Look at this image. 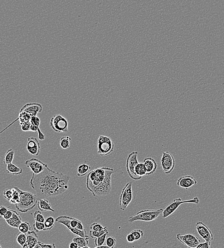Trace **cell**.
Instances as JSON below:
<instances>
[{
	"label": "cell",
	"instance_id": "cell-16",
	"mask_svg": "<svg viewBox=\"0 0 224 248\" xmlns=\"http://www.w3.org/2000/svg\"><path fill=\"white\" fill-rule=\"evenodd\" d=\"M42 111V106L40 104L38 103H27L23 105L21 109L20 112L27 113L29 114L31 117L37 116L39 113H41Z\"/></svg>",
	"mask_w": 224,
	"mask_h": 248
},
{
	"label": "cell",
	"instance_id": "cell-4",
	"mask_svg": "<svg viewBox=\"0 0 224 248\" xmlns=\"http://www.w3.org/2000/svg\"><path fill=\"white\" fill-rule=\"evenodd\" d=\"M107 168L108 167L99 168L88 173L86 185L91 193L96 187L103 183L106 176Z\"/></svg>",
	"mask_w": 224,
	"mask_h": 248
},
{
	"label": "cell",
	"instance_id": "cell-40",
	"mask_svg": "<svg viewBox=\"0 0 224 248\" xmlns=\"http://www.w3.org/2000/svg\"><path fill=\"white\" fill-rule=\"evenodd\" d=\"M34 220L36 221L44 222L45 221V217L42 215L41 212L39 211H36L33 214Z\"/></svg>",
	"mask_w": 224,
	"mask_h": 248
},
{
	"label": "cell",
	"instance_id": "cell-2",
	"mask_svg": "<svg viewBox=\"0 0 224 248\" xmlns=\"http://www.w3.org/2000/svg\"><path fill=\"white\" fill-rule=\"evenodd\" d=\"M56 221L65 225L70 231L81 237L87 236V232L81 221L76 218L67 216H60L56 219Z\"/></svg>",
	"mask_w": 224,
	"mask_h": 248
},
{
	"label": "cell",
	"instance_id": "cell-9",
	"mask_svg": "<svg viewBox=\"0 0 224 248\" xmlns=\"http://www.w3.org/2000/svg\"><path fill=\"white\" fill-rule=\"evenodd\" d=\"M199 198L197 197H194L191 200H187V201H182L181 198L174 199L173 202H172L168 206H167V207L164 210H163L162 212L163 218H168L172 214H173L178 209L179 206L182 204L190 203L197 204L199 203Z\"/></svg>",
	"mask_w": 224,
	"mask_h": 248
},
{
	"label": "cell",
	"instance_id": "cell-47",
	"mask_svg": "<svg viewBox=\"0 0 224 248\" xmlns=\"http://www.w3.org/2000/svg\"><path fill=\"white\" fill-rule=\"evenodd\" d=\"M12 216V210L11 209H8V211L6 212V213L4 215V216L3 217V219L5 220H9L10 219Z\"/></svg>",
	"mask_w": 224,
	"mask_h": 248
},
{
	"label": "cell",
	"instance_id": "cell-28",
	"mask_svg": "<svg viewBox=\"0 0 224 248\" xmlns=\"http://www.w3.org/2000/svg\"><path fill=\"white\" fill-rule=\"evenodd\" d=\"M14 154H15L14 150H13L12 149H9L5 154L4 160H3L4 164L7 165L10 163H12L13 159H14Z\"/></svg>",
	"mask_w": 224,
	"mask_h": 248
},
{
	"label": "cell",
	"instance_id": "cell-51",
	"mask_svg": "<svg viewBox=\"0 0 224 248\" xmlns=\"http://www.w3.org/2000/svg\"><path fill=\"white\" fill-rule=\"evenodd\" d=\"M0 248H2V246L0 245Z\"/></svg>",
	"mask_w": 224,
	"mask_h": 248
},
{
	"label": "cell",
	"instance_id": "cell-23",
	"mask_svg": "<svg viewBox=\"0 0 224 248\" xmlns=\"http://www.w3.org/2000/svg\"><path fill=\"white\" fill-rule=\"evenodd\" d=\"M89 237H90L88 235L85 236V237H81V236L77 235V236L75 237L73 239V241H74V242H75L77 244L78 248H90V247L88 246V243H89Z\"/></svg>",
	"mask_w": 224,
	"mask_h": 248
},
{
	"label": "cell",
	"instance_id": "cell-42",
	"mask_svg": "<svg viewBox=\"0 0 224 248\" xmlns=\"http://www.w3.org/2000/svg\"><path fill=\"white\" fill-rule=\"evenodd\" d=\"M56 248V245L54 243L50 244V243H44L39 241L34 248Z\"/></svg>",
	"mask_w": 224,
	"mask_h": 248
},
{
	"label": "cell",
	"instance_id": "cell-1",
	"mask_svg": "<svg viewBox=\"0 0 224 248\" xmlns=\"http://www.w3.org/2000/svg\"><path fill=\"white\" fill-rule=\"evenodd\" d=\"M70 177L48 167L38 174H32L30 184L40 198L53 197L62 194L68 188Z\"/></svg>",
	"mask_w": 224,
	"mask_h": 248
},
{
	"label": "cell",
	"instance_id": "cell-45",
	"mask_svg": "<svg viewBox=\"0 0 224 248\" xmlns=\"http://www.w3.org/2000/svg\"><path fill=\"white\" fill-rule=\"evenodd\" d=\"M211 243L210 242H207V241H205V242L203 243H200L199 245L197 246V248H210L211 247Z\"/></svg>",
	"mask_w": 224,
	"mask_h": 248
},
{
	"label": "cell",
	"instance_id": "cell-21",
	"mask_svg": "<svg viewBox=\"0 0 224 248\" xmlns=\"http://www.w3.org/2000/svg\"><path fill=\"white\" fill-rule=\"evenodd\" d=\"M12 216L9 220H5L9 226L13 228L18 229L20 224L22 222V219L18 213L16 211L12 210Z\"/></svg>",
	"mask_w": 224,
	"mask_h": 248
},
{
	"label": "cell",
	"instance_id": "cell-26",
	"mask_svg": "<svg viewBox=\"0 0 224 248\" xmlns=\"http://www.w3.org/2000/svg\"><path fill=\"white\" fill-rule=\"evenodd\" d=\"M30 131L36 132L39 128L41 120L37 116L32 117L30 120Z\"/></svg>",
	"mask_w": 224,
	"mask_h": 248
},
{
	"label": "cell",
	"instance_id": "cell-8",
	"mask_svg": "<svg viewBox=\"0 0 224 248\" xmlns=\"http://www.w3.org/2000/svg\"><path fill=\"white\" fill-rule=\"evenodd\" d=\"M50 125L52 129L57 133H66L68 131L67 120L60 114H57L51 118Z\"/></svg>",
	"mask_w": 224,
	"mask_h": 248
},
{
	"label": "cell",
	"instance_id": "cell-34",
	"mask_svg": "<svg viewBox=\"0 0 224 248\" xmlns=\"http://www.w3.org/2000/svg\"><path fill=\"white\" fill-rule=\"evenodd\" d=\"M27 233H22V232H19L17 234L16 237V241L17 243H18L22 248H23L24 244L27 241Z\"/></svg>",
	"mask_w": 224,
	"mask_h": 248
},
{
	"label": "cell",
	"instance_id": "cell-24",
	"mask_svg": "<svg viewBox=\"0 0 224 248\" xmlns=\"http://www.w3.org/2000/svg\"><path fill=\"white\" fill-rule=\"evenodd\" d=\"M6 171L12 175H19L22 172V169L21 168L17 166L12 163L7 164Z\"/></svg>",
	"mask_w": 224,
	"mask_h": 248
},
{
	"label": "cell",
	"instance_id": "cell-29",
	"mask_svg": "<svg viewBox=\"0 0 224 248\" xmlns=\"http://www.w3.org/2000/svg\"><path fill=\"white\" fill-rule=\"evenodd\" d=\"M135 174L139 176H144L146 175V170L144 164L143 163H139L136 165L134 169Z\"/></svg>",
	"mask_w": 224,
	"mask_h": 248
},
{
	"label": "cell",
	"instance_id": "cell-41",
	"mask_svg": "<svg viewBox=\"0 0 224 248\" xmlns=\"http://www.w3.org/2000/svg\"><path fill=\"white\" fill-rule=\"evenodd\" d=\"M107 227H103L101 224L97 222H94L90 225V230L93 231H100L104 230Z\"/></svg>",
	"mask_w": 224,
	"mask_h": 248
},
{
	"label": "cell",
	"instance_id": "cell-10",
	"mask_svg": "<svg viewBox=\"0 0 224 248\" xmlns=\"http://www.w3.org/2000/svg\"><path fill=\"white\" fill-rule=\"evenodd\" d=\"M138 154L139 153L137 151H133L130 153L126 161V171L129 176L134 180H140L142 178V177L137 175L134 171L135 166L139 163L137 160Z\"/></svg>",
	"mask_w": 224,
	"mask_h": 248
},
{
	"label": "cell",
	"instance_id": "cell-35",
	"mask_svg": "<svg viewBox=\"0 0 224 248\" xmlns=\"http://www.w3.org/2000/svg\"><path fill=\"white\" fill-rule=\"evenodd\" d=\"M108 233H109V232H106V233H105L104 234H103L102 236L95 238V243L96 248H99V247H101L102 245L104 244L106 240V237L108 235Z\"/></svg>",
	"mask_w": 224,
	"mask_h": 248
},
{
	"label": "cell",
	"instance_id": "cell-48",
	"mask_svg": "<svg viewBox=\"0 0 224 248\" xmlns=\"http://www.w3.org/2000/svg\"><path fill=\"white\" fill-rule=\"evenodd\" d=\"M126 240L128 242L132 243V242H134L135 241V239H134V236L130 233L126 236Z\"/></svg>",
	"mask_w": 224,
	"mask_h": 248
},
{
	"label": "cell",
	"instance_id": "cell-32",
	"mask_svg": "<svg viewBox=\"0 0 224 248\" xmlns=\"http://www.w3.org/2000/svg\"><path fill=\"white\" fill-rule=\"evenodd\" d=\"M71 138L69 136L63 137L60 139V145L63 149H66L70 147Z\"/></svg>",
	"mask_w": 224,
	"mask_h": 248
},
{
	"label": "cell",
	"instance_id": "cell-6",
	"mask_svg": "<svg viewBox=\"0 0 224 248\" xmlns=\"http://www.w3.org/2000/svg\"><path fill=\"white\" fill-rule=\"evenodd\" d=\"M114 172V170L113 168H107L106 176L103 183L96 187L92 192L94 196L107 195L110 193L112 189V175Z\"/></svg>",
	"mask_w": 224,
	"mask_h": 248
},
{
	"label": "cell",
	"instance_id": "cell-36",
	"mask_svg": "<svg viewBox=\"0 0 224 248\" xmlns=\"http://www.w3.org/2000/svg\"><path fill=\"white\" fill-rule=\"evenodd\" d=\"M107 232H108V228H106L104 230L100 231H92V230H90V231H89V236L91 238L95 239V238L102 236L103 234H104L105 233Z\"/></svg>",
	"mask_w": 224,
	"mask_h": 248
},
{
	"label": "cell",
	"instance_id": "cell-5",
	"mask_svg": "<svg viewBox=\"0 0 224 248\" xmlns=\"http://www.w3.org/2000/svg\"><path fill=\"white\" fill-rule=\"evenodd\" d=\"M163 211V209L141 210L134 216L129 217L128 221L129 222H133L137 221H151L158 218L160 215L162 213Z\"/></svg>",
	"mask_w": 224,
	"mask_h": 248
},
{
	"label": "cell",
	"instance_id": "cell-46",
	"mask_svg": "<svg viewBox=\"0 0 224 248\" xmlns=\"http://www.w3.org/2000/svg\"><path fill=\"white\" fill-rule=\"evenodd\" d=\"M8 208L5 207L1 206H0V219L3 218L5 214L6 213L7 211H8Z\"/></svg>",
	"mask_w": 224,
	"mask_h": 248
},
{
	"label": "cell",
	"instance_id": "cell-33",
	"mask_svg": "<svg viewBox=\"0 0 224 248\" xmlns=\"http://www.w3.org/2000/svg\"><path fill=\"white\" fill-rule=\"evenodd\" d=\"M20 232L22 233H27L31 231V227L30 224L27 221H22L20 224L18 228Z\"/></svg>",
	"mask_w": 224,
	"mask_h": 248
},
{
	"label": "cell",
	"instance_id": "cell-12",
	"mask_svg": "<svg viewBox=\"0 0 224 248\" xmlns=\"http://www.w3.org/2000/svg\"><path fill=\"white\" fill-rule=\"evenodd\" d=\"M161 165L163 172L166 174L171 173L176 165L175 158L172 154L169 151L163 152L161 158Z\"/></svg>",
	"mask_w": 224,
	"mask_h": 248
},
{
	"label": "cell",
	"instance_id": "cell-17",
	"mask_svg": "<svg viewBox=\"0 0 224 248\" xmlns=\"http://www.w3.org/2000/svg\"><path fill=\"white\" fill-rule=\"evenodd\" d=\"M27 148L30 154L33 156H38L40 153L41 146L38 139L32 137L28 138Z\"/></svg>",
	"mask_w": 224,
	"mask_h": 248
},
{
	"label": "cell",
	"instance_id": "cell-50",
	"mask_svg": "<svg viewBox=\"0 0 224 248\" xmlns=\"http://www.w3.org/2000/svg\"><path fill=\"white\" fill-rule=\"evenodd\" d=\"M69 247L70 248H78V245H77V244L75 242L73 241V242L70 243V244H69Z\"/></svg>",
	"mask_w": 224,
	"mask_h": 248
},
{
	"label": "cell",
	"instance_id": "cell-44",
	"mask_svg": "<svg viewBox=\"0 0 224 248\" xmlns=\"http://www.w3.org/2000/svg\"><path fill=\"white\" fill-rule=\"evenodd\" d=\"M21 129L23 131H30V122L25 123L21 125Z\"/></svg>",
	"mask_w": 224,
	"mask_h": 248
},
{
	"label": "cell",
	"instance_id": "cell-20",
	"mask_svg": "<svg viewBox=\"0 0 224 248\" xmlns=\"http://www.w3.org/2000/svg\"><path fill=\"white\" fill-rule=\"evenodd\" d=\"M26 243L22 248H33L38 242V236L34 231H31L27 233Z\"/></svg>",
	"mask_w": 224,
	"mask_h": 248
},
{
	"label": "cell",
	"instance_id": "cell-18",
	"mask_svg": "<svg viewBox=\"0 0 224 248\" xmlns=\"http://www.w3.org/2000/svg\"><path fill=\"white\" fill-rule=\"evenodd\" d=\"M197 183V181L192 176L186 175L179 177L177 181V184L180 187L187 189Z\"/></svg>",
	"mask_w": 224,
	"mask_h": 248
},
{
	"label": "cell",
	"instance_id": "cell-22",
	"mask_svg": "<svg viewBox=\"0 0 224 248\" xmlns=\"http://www.w3.org/2000/svg\"><path fill=\"white\" fill-rule=\"evenodd\" d=\"M37 207L39 210L42 212L51 211L55 212V210L51 208V205L46 199L40 198L39 200H38Z\"/></svg>",
	"mask_w": 224,
	"mask_h": 248
},
{
	"label": "cell",
	"instance_id": "cell-37",
	"mask_svg": "<svg viewBox=\"0 0 224 248\" xmlns=\"http://www.w3.org/2000/svg\"><path fill=\"white\" fill-rule=\"evenodd\" d=\"M45 224L44 222L36 221L33 224V228L34 231L37 232H38L40 231H44L45 229Z\"/></svg>",
	"mask_w": 224,
	"mask_h": 248
},
{
	"label": "cell",
	"instance_id": "cell-49",
	"mask_svg": "<svg viewBox=\"0 0 224 248\" xmlns=\"http://www.w3.org/2000/svg\"><path fill=\"white\" fill-rule=\"evenodd\" d=\"M38 139L40 140H44L46 139V136L42 133V132L41 131L40 128L38 129Z\"/></svg>",
	"mask_w": 224,
	"mask_h": 248
},
{
	"label": "cell",
	"instance_id": "cell-38",
	"mask_svg": "<svg viewBox=\"0 0 224 248\" xmlns=\"http://www.w3.org/2000/svg\"><path fill=\"white\" fill-rule=\"evenodd\" d=\"M131 233L134 236L135 241L139 240L140 239L144 236L143 231L140 230V229H136V230H134L131 232Z\"/></svg>",
	"mask_w": 224,
	"mask_h": 248
},
{
	"label": "cell",
	"instance_id": "cell-11",
	"mask_svg": "<svg viewBox=\"0 0 224 248\" xmlns=\"http://www.w3.org/2000/svg\"><path fill=\"white\" fill-rule=\"evenodd\" d=\"M133 198L132 184L128 182L123 188L119 200V207L121 211H124L130 203Z\"/></svg>",
	"mask_w": 224,
	"mask_h": 248
},
{
	"label": "cell",
	"instance_id": "cell-31",
	"mask_svg": "<svg viewBox=\"0 0 224 248\" xmlns=\"http://www.w3.org/2000/svg\"><path fill=\"white\" fill-rule=\"evenodd\" d=\"M31 117V116L27 113L24 112H20L19 114L18 119H19L20 126L25 123L30 122Z\"/></svg>",
	"mask_w": 224,
	"mask_h": 248
},
{
	"label": "cell",
	"instance_id": "cell-3",
	"mask_svg": "<svg viewBox=\"0 0 224 248\" xmlns=\"http://www.w3.org/2000/svg\"><path fill=\"white\" fill-rule=\"evenodd\" d=\"M21 193L20 201L15 205V208L22 213L27 212L36 207L38 202L37 195L19 189Z\"/></svg>",
	"mask_w": 224,
	"mask_h": 248
},
{
	"label": "cell",
	"instance_id": "cell-13",
	"mask_svg": "<svg viewBox=\"0 0 224 248\" xmlns=\"http://www.w3.org/2000/svg\"><path fill=\"white\" fill-rule=\"evenodd\" d=\"M177 239L188 248H197L201 243V241L199 238L191 234L181 235L180 233H178L177 235Z\"/></svg>",
	"mask_w": 224,
	"mask_h": 248
},
{
	"label": "cell",
	"instance_id": "cell-27",
	"mask_svg": "<svg viewBox=\"0 0 224 248\" xmlns=\"http://www.w3.org/2000/svg\"><path fill=\"white\" fill-rule=\"evenodd\" d=\"M91 169V167L87 164H82L77 168V176L78 177L85 176Z\"/></svg>",
	"mask_w": 224,
	"mask_h": 248
},
{
	"label": "cell",
	"instance_id": "cell-30",
	"mask_svg": "<svg viewBox=\"0 0 224 248\" xmlns=\"http://www.w3.org/2000/svg\"><path fill=\"white\" fill-rule=\"evenodd\" d=\"M55 221L56 220L53 217L50 216L47 218L44 222L45 227L44 231H49L53 229L55 225Z\"/></svg>",
	"mask_w": 224,
	"mask_h": 248
},
{
	"label": "cell",
	"instance_id": "cell-25",
	"mask_svg": "<svg viewBox=\"0 0 224 248\" xmlns=\"http://www.w3.org/2000/svg\"><path fill=\"white\" fill-rule=\"evenodd\" d=\"M19 188L15 187L12 188V199L9 202L10 203L15 205L19 202L20 201L21 193Z\"/></svg>",
	"mask_w": 224,
	"mask_h": 248
},
{
	"label": "cell",
	"instance_id": "cell-43",
	"mask_svg": "<svg viewBox=\"0 0 224 248\" xmlns=\"http://www.w3.org/2000/svg\"><path fill=\"white\" fill-rule=\"evenodd\" d=\"M3 196L7 201L9 202L12 199V189H6L4 190L3 193Z\"/></svg>",
	"mask_w": 224,
	"mask_h": 248
},
{
	"label": "cell",
	"instance_id": "cell-19",
	"mask_svg": "<svg viewBox=\"0 0 224 248\" xmlns=\"http://www.w3.org/2000/svg\"><path fill=\"white\" fill-rule=\"evenodd\" d=\"M144 164L146 170V175H150L156 172L158 168V164L153 158L148 157L144 160Z\"/></svg>",
	"mask_w": 224,
	"mask_h": 248
},
{
	"label": "cell",
	"instance_id": "cell-39",
	"mask_svg": "<svg viewBox=\"0 0 224 248\" xmlns=\"http://www.w3.org/2000/svg\"><path fill=\"white\" fill-rule=\"evenodd\" d=\"M105 241H106V245L108 248H113L116 244V240L114 237L110 236L106 239Z\"/></svg>",
	"mask_w": 224,
	"mask_h": 248
},
{
	"label": "cell",
	"instance_id": "cell-14",
	"mask_svg": "<svg viewBox=\"0 0 224 248\" xmlns=\"http://www.w3.org/2000/svg\"><path fill=\"white\" fill-rule=\"evenodd\" d=\"M195 228L199 235L206 241L211 243L214 236L211 230L202 221H198L195 224Z\"/></svg>",
	"mask_w": 224,
	"mask_h": 248
},
{
	"label": "cell",
	"instance_id": "cell-7",
	"mask_svg": "<svg viewBox=\"0 0 224 248\" xmlns=\"http://www.w3.org/2000/svg\"><path fill=\"white\" fill-rule=\"evenodd\" d=\"M114 143L111 138L101 135L97 140V154L101 156H106L113 152Z\"/></svg>",
	"mask_w": 224,
	"mask_h": 248
},
{
	"label": "cell",
	"instance_id": "cell-15",
	"mask_svg": "<svg viewBox=\"0 0 224 248\" xmlns=\"http://www.w3.org/2000/svg\"><path fill=\"white\" fill-rule=\"evenodd\" d=\"M25 165L31 169L33 173L38 174L42 172L45 169L46 164L44 163L41 160L36 158H32L27 160L25 162Z\"/></svg>",
	"mask_w": 224,
	"mask_h": 248
}]
</instances>
